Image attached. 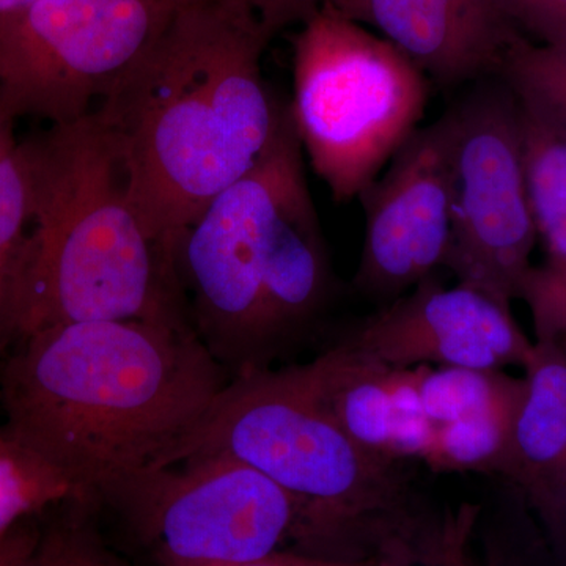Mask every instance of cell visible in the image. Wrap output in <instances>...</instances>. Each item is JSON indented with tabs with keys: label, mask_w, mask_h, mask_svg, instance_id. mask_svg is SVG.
<instances>
[{
	"label": "cell",
	"mask_w": 566,
	"mask_h": 566,
	"mask_svg": "<svg viewBox=\"0 0 566 566\" xmlns=\"http://www.w3.org/2000/svg\"><path fill=\"white\" fill-rule=\"evenodd\" d=\"M417 371L423 411L434 427L516 403L524 392V378L502 370L420 365Z\"/></svg>",
	"instance_id": "obj_18"
},
{
	"label": "cell",
	"mask_w": 566,
	"mask_h": 566,
	"mask_svg": "<svg viewBox=\"0 0 566 566\" xmlns=\"http://www.w3.org/2000/svg\"><path fill=\"white\" fill-rule=\"evenodd\" d=\"M449 161L452 238L446 266L458 283L509 305L532 268L536 241L515 93L482 81L441 117Z\"/></svg>",
	"instance_id": "obj_9"
},
{
	"label": "cell",
	"mask_w": 566,
	"mask_h": 566,
	"mask_svg": "<svg viewBox=\"0 0 566 566\" xmlns=\"http://www.w3.org/2000/svg\"><path fill=\"white\" fill-rule=\"evenodd\" d=\"M375 566H411L408 560L403 557L394 556V554H387L376 558Z\"/></svg>",
	"instance_id": "obj_30"
},
{
	"label": "cell",
	"mask_w": 566,
	"mask_h": 566,
	"mask_svg": "<svg viewBox=\"0 0 566 566\" xmlns=\"http://www.w3.org/2000/svg\"><path fill=\"white\" fill-rule=\"evenodd\" d=\"M74 499L88 501L59 469L0 430V543L29 517Z\"/></svg>",
	"instance_id": "obj_17"
},
{
	"label": "cell",
	"mask_w": 566,
	"mask_h": 566,
	"mask_svg": "<svg viewBox=\"0 0 566 566\" xmlns=\"http://www.w3.org/2000/svg\"><path fill=\"white\" fill-rule=\"evenodd\" d=\"M370 25L442 87L501 76L526 36L501 0H327Z\"/></svg>",
	"instance_id": "obj_12"
},
{
	"label": "cell",
	"mask_w": 566,
	"mask_h": 566,
	"mask_svg": "<svg viewBox=\"0 0 566 566\" xmlns=\"http://www.w3.org/2000/svg\"><path fill=\"white\" fill-rule=\"evenodd\" d=\"M31 222L28 167L14 123L0 120V346L9 342L11 293Z\"/></svg>",
	"instance_id": "obj_19"
},
{
	"label": "cell",
	"mask_w": 566,
	"mask_h": 566,
	"mask_svg": "<svg viewBox=\"0 0 566 566\" xmlns=\"http://www.w3.org/2000/svg\"><path fill=\"white\" fill-rule=\"evenodd\" d=\"M359 199L365 234L353 286L386 305L446 266L449 256V161L441 118L417 129Z\"/></svg>",
	"instance_id": "obj_10"
},
{
	"label": "cell",
	"mask_w": 566,
	"mask_h": 566,
	"mask_svg": "<svg viewBox=\"0 0 566 566\" xmlns=\"http://www.w3.org/2000/svg\"><path fill=\"white\" fill-rule=\"evenodd\" d=\"M566 43V18L564 24H562L560 31L557 32L556 39L549 44H562Z\"/></svg>",
	"instance_id": "obj_31"
},
{
	"label": "cell",
	"mask_w": 566,
	"mask_h": 566,
	"mask_svg": "<svg viewBox=\"0 0 566 566\" xmlns=\"http://www.w3.org/2000/svg\"><path fill=\"white\" fill-rule=\"evenodd\" d=\"M271 40L244 11L186 0L95 111L117 142L145 232L170 255L175 238L281 129L289 109L262 71Z\"/></svg>",
	"instance_id": "obj_2"
},
{
	"label": "cell",
	"mask_w": 566,
	"mask_h": 566,
	"mask_svg": "<svg viewBox=\"0 0 566 566\" xmlns=\"http://www.w3.org/2000/svg\"><path fill=\"white\" fill-rule=\"evenodd\" d=\"M502 80L515 95L535 103L566 129V43L523 39L510 52Z\"/></svg>",
	"instance_id": "obj_21"
},
{
	"label": "cell",
	"mask_w": 566,
	"mask_h": 566,
	"mask_svg": "<svg viewBox=\"0 0 566 566\" xmlns=\"http://www.w3.org/2000/svg\"><path fill=\"white\" fill-rule=\"evenodd\" d=\"M335 345L395 370L420 365L524 368L534 353V342L517 326L509 305L463 283L447 289L433 275L354 324Z\"/></svg>",
	"instance_id": "obj_11"
},
{
	"label": "cell",
	"mask_w": 566,
	"mask_h": 566,
	"mask_svg": "<svg viewBox=\"0 0 566 566\" xmlns=\"http://www.w3.org/2000/svg\"><path fill=\"white\" fill-rule=\"evenodd\" d=\"M0 375L6 428L88 501L177 463L229 385L189 319H107L21 338Z\"/></svg>",
	"instance_id": "obj_1"
},
{
	"label": "cell",
	"mask_w": 566,
	"mask_h": 566,
	"mask_svg": "<svg viewBox=\"0 0 566 566\" xmlns=\"http://www.w3.org/2000/svg\"><path fill=\"white\" fill-rule=\"evenodd\" d=\"M87 504L81 499L70 501L62 517L39 531L35 546L22 566H126L85 520Z\"/></svg>",
	"instance_id": "obj_22"
},
{
	"label": "cell",
	"mask_w": 566,
	"mask_h": 566,
	"mask_svg": "<svg viewBox=\"0 0 566 566\" xmlns=\"http://www.w3.org/2000/svg\"><path fill=\"white\" fill-rule=\"evenodd\" d=\"M193 455L233 458L292 494L307 513L312 554L326 560L356 564L409 549L433 516L408 461L354 442L316 400L301 365L233 376L177 463Z\"/></svg>",
	"instance_id": "obj_5"
},
{
	"label": "cell",
	"mask_w": 566,
	"mask_h": 566,
	"mask_svg": "<svg viewBox=\"0 0 566 566\" xmlns=\"http://www.w3.org/2000/svg\"><path fill=\"white\" fill-rule=\"evenodd\" d=\"M521 31L549 44L566 18V0H501Z\"/></svg>",
	"instance_id": "obj_26"
},
{
	"label": "cell",
	"mask_w": 566,
	"mask_h": 566,
	"mask_svg": "<svg viewBox=\"0 0 566 566\" xmlns=\"http://www.w3.org/2000/svg\"><path fill=\"white\" fill-rule=\"evenodd\" d=\"M39 538V528L21 524L0 543V566H22Z\"/></svg>",
	"instance_id": "obj_28"
},
{
	"label": "cell",
	"mask_w": 566,
	"mask_h": 566,
	"mask_svg": "<svg viewBox=\"0 0 566 566\" xmlns=\"http://www.w3.org/2000/svg\"><path fill=\"white\" fill-rule=\"evenodd\" d=\"M554 566H566V463L523 490Z\"/></svg>",
	"instance_id": "obj_24"
},
{
	"label": "cell",
	"mask_w": 566,
	"mask_h": 566,
	"mask_svg": "<svg viewBox=\"0 0 566 566\" xmlns=\"http://www.w3.org/2000/svg\"><path fill=\"white\" fill-rule=\"evenodd\" d=\"M520 401L438 424L423 463L436 472H476L497 476L509 450Z\"/></svg>",
	"instance_id": "obj_20"
},
{
	"label": "cell",
	"mask_w": 566,
	"mask_h": 566,
	"mask_svg": "<svg viewBox=\"0 0 566 566\" xmlns=\"http://www.w3.org/2000/svg\"><path fill=\"white\" fill-rule=\"evenodd\" d=\"M303 153L286 111L259 163L174 241L189 322L233 376L271 368L311 333L333 293Z\"/></svg>",
	"instance_id": "obj_4"
},
{
	"label": "cell",
	"mask_w": 566,
	"mask_h": 566,
	"mask_svg": "<svg viewBox=\"0 0 566 566\" xmlns=\"http://www.w3.org/2000/svg\"><path fill=\"white\" fill-rule=\"evenodd\" d=\"M230 9L244 11L274 39L283 29L303 24L327 0H214Z\"/></svg>",
	"instance_id": "obj_25"
},
{
	"label": "cell",
	"mask_w": 566,
	"mask_h": 566,
	"mask_svg": "<svg viewBox=\"0 0 566 566\" xmlns=\"http://www.w3.org/2000/svg\"><path fill=\"white\" fill-rule=\"evenodd\" d=\"M21 145L31 222L9 342L74 323L189 319L174 256L145 232L117 142L98 114Z\"/></svg>",
	"instance_id": "obj_3"
},
{
	"label": "cell",
	"mask_w": 566,
	"mask_h": 566,
	"mask_svg": "<svg viewBox=\"0 0 566 566\" xmlns=\"http://www.w3.org/2000/svg\"><path fill=\"white\" fill-rule=\"evenodd\" d=\"M517 300L531 311L535 342L566 352V264L532 266L521 283Z\"/></svg>",
	"instance_id": "obj_23"
},
{
	"label": "cell",
	"mask_w": 566,
	"mask_h": 566,
	"mask_svg": "<svg viewBox=\"0 0 566 566\" xmlns=\"http://www.w3.org/2000/svg\"><path fill=\"white\" fill-rule=\"evenodd\" d=\"M33 2H36V0H0V17L24 9Z\"/></svg>",
	"instance_id": "obj_29"
},
{
	"label": "cell",
	"mask_w": 566,
	"mask_h": 566,
	"mask_svg": "<svg viewBox=\"0 0 566 566\" xmlns=\"http://www.w3.org/2000/svg\"><path fill=\"white\" fill-rule=\"evenodd\" d=\"M186 0H36L0 17V120L92 114Z\"/></svg>",
	"instance_id": "obj_7"
},
{
	"label": "cell",
	"mask_w": 566,
	"mask_h": 566,
	"mask_svg": "<svg viewBox=\"0 0 566 566\" xmlns=\"http://www.w3.org/2000/svg\"><path fill=\"white\" fill-rule=\"evenodd\" d=\"M516 96L521 156L536 237L547 264H566V129L547 112Z\"/></svg>",
	"instance_id": "obj_16"
},
{
	"label": "cell",
	"mask_w": 566,
	"mask_h": 566,
	"mask_svg": "<svg viewBox=\"0 0 566 566\" xmlns=\"http://www.w3.org/2000/svg\"><path fill=\"white\" fill-rule=\"evenodd\" d=\"M497 482L488 504L434 513L412 546L411 566H554L523 490Z\"/></svg>",
	"instance_id": "obj_13"
},
{
	"label": "cell",
	"mask_w": 566,
	"mask_h": 566,
	"mask_svg": "<svg viewBox=\"0 0 566 566\" xmlns=\"http://www.w3.org/2000/svg\"><path fill=\"white\" fill-rule=\"evenodd\" d=\"M161 566L244 564L312 554L303 504L266 475L223 455H193L103 495Z\"/></svg>",
	"instance_id": "obj_8"
},
{
	"label": "cell",
	"mask_w": 566,
	"mask_h": 566,
	"mask_svg": "<svg viewBox=\"0 0 566 566\" xmlns=\"http://www.w3.org/2000/svg\"><path fill=\"white\" fill-rule=\"evenodd\" d=\"M376 560L370 562H335L307 556V554L285 551L273 556L260 558V560L244 562V564H202V565H172V566H375Z\"/></svg>",
	"instance_id": "obj_27"
},
{
	"label": "cell",
	"mask_w": 566,
	"mask_h": 566,
	"mask_svg": "<svg viewBox=\"0 0 566 566\" xmlns=\"http://www.w3.org/2000/svg\"><path fill=\"white\" fill-rule=\"evenodd\" d=\"M294 132L335 202L359 199L417 132L427 76L376 32L323 6L293 41Z\"/></svg>",
	"instance_id": "obj_6"
},
{
	"label": "cell",
	"mask_w": 566,
	"mask_h": 566,
	"mask_svg": "<svg viewBox=\"0 0 566 566\" xmlns=\"http://www.w3.org/2000/svg\"><path fill=\"white\" fill-rule=\"evenodd\" d=\"M301 367L316 400L342 430L364 449L390 458L395 368L335 344Z\"/></svg>",
	"instance_id": "obj_15"
},
{
	"label": "cell",
	"mask_w": 566,
	"mask_h": 566,
	"mask_svg": "<svg viewBox=\"0 0 566 566\" xmlns=\"http://www.w3.org/2000/svg\"><path fill=\"white\" fill-rule=\"evenodd\" d=\"M524 394L513 419L501 472L521 490L534 485L566 463V352L534 342Z\"/></svg>",
	"instance_id": "obj_14"
}]
</instances>
